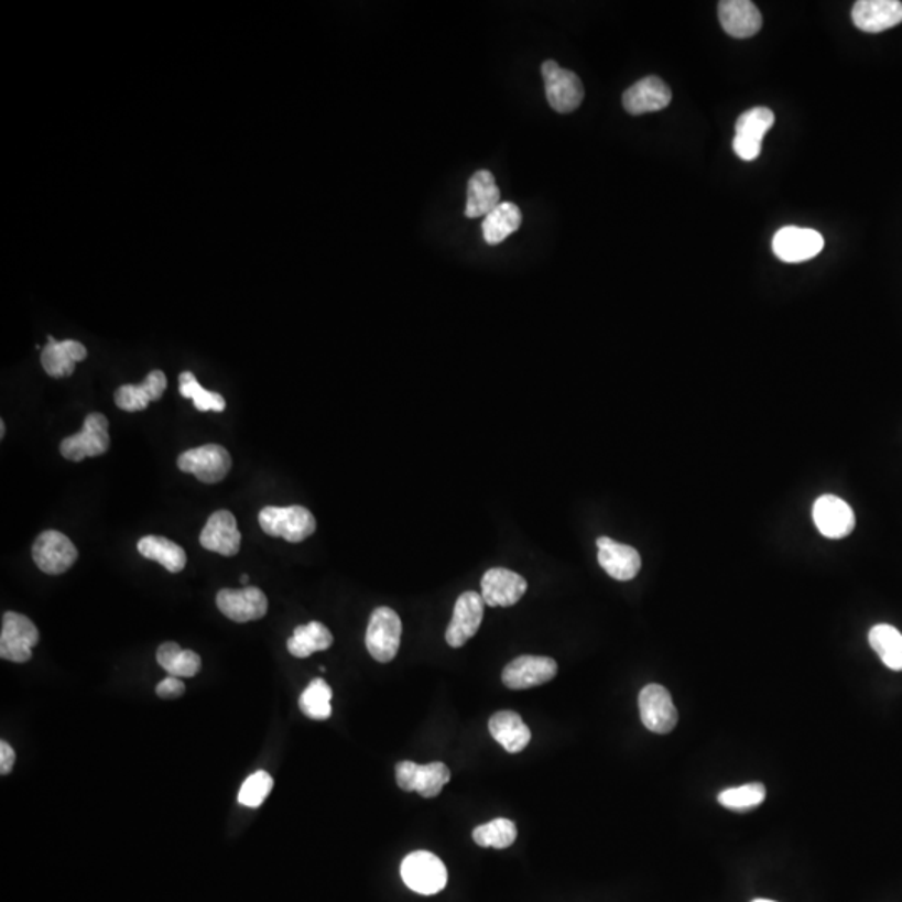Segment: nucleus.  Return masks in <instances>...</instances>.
Returning <instances> with one entry per match:
<instances>
[{"label": "nucleus", "instance_id": "1", "mask_svg": "<svg viewBox=\"0 0 902 902\" xmlns=\"http://www.w3.org/2000/svg\"><path fill=\"white\" fill-rule=\"evenodd\" d=\"M258 520L264 533L290 543L303 542L316 532V519L305 507H267Z\"/></svg>", "mask_w": 902, "mask_h": 902}, {"label": "nucleus", "instance_id": "2", "mask_svg": "<svg viewBox=\"0 0 902 902\" xmlns=\"http://www.w3.org/2000/svg\"><path fill=\"white\" fill-rule=\"evenodd\" d=\"M401 879L412 891L423 895L438 894L448 881L442 859L428 850H416L401 862Z\"/></svg>", "mask_w": 902, "mask_h": 902}, {"label": "nucleus", "instance_id": "3", "mask_svg": "<svg viewBox=\"0 0 902 902\" xmlns=\"http://www.w3.org/2000/svg\"><path fill=\"white\" fill-rule=\"evenodd\" d=\"M111 445L109 420L102 413H90L84 420L83 430L67 436L61 443V454L66 460L83 461L84 458L100 457Z\"/></svg>", "mask_w": 902, "mask_h": 902}, {"label": "nucleus", "instance_id": "4", "mask_svg": "<svg viewBox=\"0 0 902 902\" xmlns=\"http://www.w3.org/2000/svg\"><path fill=\"white\" fill-rule=\"evenodd\" d=\"M542 76L545 80L546 100L554 111L568 115L582 105L585 90L577 74L558 66L555 61H545L542 64Z\"/></svg>", "mask_w": 902, "mask_h": 902}, {"label": "nucleus", "instance_id": "5", "mask_svg": "<svg viewBox=\"0 0 902 902\" xmlns=\"http://www.w3.org/2000/svg\"><path fill=\"white\" fill-rule=\"evenodd\" d=\"M401 626L400 616L390 607H378L371 613L370 623L367 629V649L374 661L388 664L396 658L400 650Z\"/></svg>", "mask_w": 902, "mask_h": 902}, {"label": "nucleus", "instance_id": "6", "mask_svg": "<svg viewBox=\"0 0 902 902\" xmlns=\"http://www.w3.org/2000/svg\"><path fill=\"white\" fill-rule=\"evenodd\" d=\"M177 467L184 474L194 475L203 483H219L228 477L232 467L231 455L221 445H205L187 449L177 458Z\"/></svg>", "mask_w": 902, "mask_h": 902}, {"label": "nucleus", "instance_id": "7", "mask_svg": "<svg viewBox=\"0 0 902 902\" xmlns=\"http://www.w3.org/2000/svg\"><path fill=\"white\" fill-rule=\"evenodd\" d=\"M37 643L39 630L31 619L18 612H6L2 616L0 658L15 664H24L31 661L32 649Z\"/></svg>", "mask_w": 902, "mask_h": 902}, {"label": "nucleus", "instance_id": "8", "mask_svg": "<svg viewBox=\"0 0 902 902\" xmlns=\"http://www.w3.org/2000/svg\"><path fill=\"white\" fill-rule=\"evenodd\" d=\"M77 548L69 536L57 530H45L32 545L35 565L47 575L66 574L77 562Z\"/></svg>", "mask_w": 902, "mask_h": 902}, {"label": "nucleus", "instance_id": "9", "mask_svg": "<svg viewBox=\"0 0 902 902\" xmlns=\"http://www.w3.org/2000/svg\"><path fill=\"white\" fill-rule=\"evenodd\" d=\"M775 116L769 108H754L743 112L736 124L732 148L743 161H756L761 156L762 139L774 128Z\"/></svg>", "mask_w": 902, "mask_h": 902}, {"label": "nucleus", "instance_id": "10", "mask_svg": "<svg viewBox=\"0 0 902 902\" xmlns=\"http://www.w3.org/2000/svg\"><path fill=\"white\" fill-rule=\"evenodd\" d=\"M639 709L643 726L650 732L669 733L677 726V709H675L671 692L664 685H645L639 695Z\"/></svg>", "mask_w": 902, "mask_h": 902}, {"label": "nucleus", "instance_id": "11", "mask_svg": "<svg viewBox=\"0 0 902 902\" xmlns=\"http://www.w3.org/2000/svg\"><path fill=\"white\" fill-rule=\"evenodd\" d=\"M452 779V772L443 762L420 765L403 761L396 765V782L406 792H419L422 797L433 798L442 794L445 784Z\"/></svg>", "mask_w": 902, "mask_h": 902}, {"label": "nucleus", "instance_id": "12", "mask_svg": "<svg viewBox=\"0 0 902 902\" xmlns=\"http://www.w3.org/2000/svg\"><path fill=\"white\" fill-rule=\"evenodd\" d=\"M824 238L814 229L785 226L772 239V251L784 263H804L823 251Z\"/></svg>", "mask_w": 902, "mask_h": 902}, {"label": "nucleus", "instance_id": "13", "mask_svg": "<svg viewBox=\"0 0 902 902\" xmlns=\"http://www.w3.org/2000/svg\"><path fill=\"white\" fill-rule=\"evenodd\" d=\"M558 665L554 659L542 658V655H522L510 662L501 681L512 691H525V688L539 687L548 684L557 675Z\"/></svg>", "mask_w": 902, "mask_h": 902}, {"label": "nucleus", "instance_id": "14", "mask_svg": "<svg viewBox=\"0 0 902 902\" xmlns=\"http://www.w3.org/2000/svg\"><path fill=\"white\" fill-rule=\"evenodd\" d=\"M218 609L232 622L246 623L263 619L268 612V598L258 587L241 590L225 588L216 597Z\"/></svg>", "mask_w": 902, "mask_h": 902}, {"label": "nucleus", "instance_id": "15", "mask_svg": "<svg viewBox=\"0 0 902 902\" xmlns=\"http://www.w3.org/2000/svg\"><path fill=\"white\" fill-rule=\"evenodd\" d=\"M485 601L477 591H465L455 604L454 617L446 629V643L454 649L464 646L480 629Z\"/></svg>", "mask_w": 902, "mask_h": 902}, {"label": "nucleus", "instance_id": "16", "mask_svg": "<svg viewBox=\"0 0 902 902\" xmlns=\"http://www.w3.org/2000/svg\"><path fill=\"white\" fill-rule=\"evenodd\" d=\"M817 530L827 539L839 540L850 535L856 526L852 509L836 495H823L813 507Z\"/></svg>", "mask_w": 902, "mask_h": 902}, {"label": "nucleus", "instance_id": "17", "mask_svg": "<svg viewBox=\"0 0 902 902\" xmlns=\"http://www.w3.org/2000/svg\"><path fill=\"white\" fill-rule=\"evenodd\" d=\"M525 591V578L509 568H491L481 578V597L488 607L515 606Z\"/></svg>", "mask_w": 902, "mask_h": 902}, {"label": "nucleus", "instance_id": "18", "mask_svg": "<svg viewBox=\"0 0 902 902\" xmlns=\"http://www.w3.org/2000/svg\"><path fill=\"white\" fill-rule=\"evenodd\" d=\"M598 564L610 577L619 582H629L639 575L642 558L633 546L616 542L609 536L597 540Z\"/></svg>", "mask_w": 902, "mask_h": 902}, {"label": "nucleus", "instance_id": "19", "mask_svg": "<svg viewBox=\"0 0 902 902\" xmlns=\"http://www.w3.org/2000/svg\"><path fill=\"white\" fill-rule=\"evenodd\" d=\"M199 543L203 548L222 555V557H235L241 548V533H239L236 517L228 510H218L213 513L200 532Z\"/></svg>", "mask_w": 902, "mask_h": 902}, {"label": "nucleus", "instance_id": "20", "mask_svg": "<svg viewBox=\"0 0 902 902\" xmlns=\"http://www.w3.org/2000/svg\"><path fill=\"white\" fill-rule=\"evenodd\" d=\"M672 90L661 77L649 76L630 86L623 93V108L629 115L640 116L658 112L671 105Z\"/></svg>", "mask_w": 902, "mask_h": 902}, {"label": "nucleus", "instance_id": "21", "mask_svg": "<svg viewBox=\"0 0 902 902\" xmlns=\"http://www.w3.org/2000/svg\"><path fill=\"white\" fill-rule=\"evenodd\" d=\"M852 22L859 31L879 34L902 22L899 0H859L852 8Z\"/></svg>", "mask_w": 902, "mask_h": 902}, {"label": "nucleus", "instance_id": "22", "mask_svg": "<svg viewBox=\"0 0 902 902\" xmlns=\"http://www.w3.org/2000/svg\"><path fill=\"white\" fill-rule=\"evenodd\" d=\"M48 343L42 349L41 363L45 373L53 378L70 377L76 370V363L87 358V349L83 343L76 339L56 341L54 336H48Z\"/></svg>", "mask_w": 902, "mask_h": 902}, {"label": "nucleus", "instance_id": "23", "mask_svg": "<svg viewBox=\"0 0 902 902\" xmlns=\"http://www.w3.org/2000/svg\"><path fill=\"white\" fill-rule=\"evenodd\" d=\"M719 19L730 37H752L762 29L761 11L750 0H724L719 4Z\"/></svg>", "mask_w": 902, "mask_h": 902}, {"label": "nucleus", "instance_id": "24", "mask_svg": "<svg viewBox=\"0 0 902 902\" xmlns=\"http://www.w3.org/2000/svg\"><path fill=\"white\" fill-rule=\"evenodd\" d=\"M167 388L166 374L151 371L141 384H122L115 394L116 405L124 412H144L151 401H160Z\"/></svg>", "mask_w": 902, "mask_h": 902}, {"label": "nucleus", "instance_id": "25", "mask_svg": "<svg viewBox=\"0 0 902 902\" xmlns=\"http://www.w3.org/2000/svg\"><path fill=\"white\" fill-rule=\"evenodd\" d=\"M488 729H490L493 739L510 754H519L532 740V732H530L529 727L523 722L522 717L513 713V710H500V713L495 714L488 720Z\"/></svg>", "mask_w": 902, "mask_h": 902}, {"label": "nucleus", "instance_id": "26", "mask_svg": "<svg viewBox=\"0 0 902 902\" xmlns=\"http://www.w3.org/2000/svg\"><path fill=\"white\" fill-rule=\"evenodd\" d=\"M500 203V189L495 183V176L490 171H477L468 181V197L465 215L467 218L477 219L490 215Z\"/></svg>", "mask_w": 902, "mask_h": 902}, {"label": "nucleus", "instance_id": "27", "mask_svg": "<svg viewBox=\"0 0 902 902\" xmlns=\"http://www.w3.org/2000/svg\"><path fill=\"white\" fill-rule=\"evenodd\" d=\"M139 554L148 561L157 562L171 574H180L187 564L183 546L164 536L148 535L138 542Z\"/></svg>", "mask_w": 902, "mask_h": 902}, {"label": "nucleus", "instance_id": "28", "mask_svg": "<svg viewBox=\"0 0 902 902\" xmlns=\"http://www.w3.org/2000/svg\"><path fill=\"white\" fill-rule=\"evenodd\" d=\"M522 226V211L513 203H501L490 215L485 216L483 238L488 244H500Z\"/></svg>", "mask_w": 902, "mask_h": 902}, {"label": "nucleus", "instance_id": "29", "mask_svg": "<svg viewBox=\"0 0 902 902\" xmlns=\"http://www.w3.org/2000/svg\"><path fill=\"white\" fill-rule=\"evenodd\" d=\"M286 645L293 658L306 659L315 652L328 650L333 645V635L323 623L309 622L296 627Z\"/></svg>", "mask_w": 902, "mask_h": 902}, {"label": "nucleus", "instance_id": "30", "mask_svg": "<svg viewBox=\"0 0 902 902\" xmlns=\"http://www.w3.org/2000/svg\"><path fill=\"white\" fill-rule=\"evenodd\" d=\"M157 664L177 678H189L199 674L203 661L193 650L181 649L177 643L166 642L157 649Z\"/></svg>", "mask_w": 902, "mask_h": 902}, {"label": "nucleus", "instance_id": "31", "mask_svg": "<svg viewBox=\"0 0 902 902\" xmlns=\"http://www.w3.org/2000/svg\"><path fill=\"white\" fill-rule=\"evenodd\" d=\"M869 643L885 667L902 671V633L888 623H878L869 632Z\"/></svg>", "mask_w": 902, "mask_h": 902}, {"label": "nucleus", "instance_id": "32", "mask_svg": "<svg viewBox=\"0 0 902 902\" xmlns=\"http://www.w3.org/2000/svg\"><path fill=\"white\" fill-rule=\"evenodd\" d=\"M333 691L323 678H315L303 691L300 697L301 713L313 720H326L332 717Z\"/></svg>", "mask_w": 902, "mask_h": 902}, {"label": "nucleus", "instance_id": "33", "mask_svg": "<svg viewBox=\"0 0 902 902\" xmlns=\"http://www.w3.org/2000/svg\"><path fill=\"white\" fill-rule=\"evenodd\" d=\"M180 393L184 398L193 400L197 412H225V398L216 393V391H208L200 387L199 381L191 371H184V373L180 374Z\"/></svg>", "mask_w": 902, "mask_h": 902}, {"label": "nucleus", "instance_id": "34", "mask_svg": "<svg viewBox=\"0 0 902 902\" xmlns=\"http://www.w3.org/2000/svg\"><path fill=\"white\" fill-rule=\"evenodd\" d=\"M517 834H519V830H517L513 821L498 817V819L490 821L483 826H478L474 830V840L481 847L507 849V847L515 843Z\"/></svg>", "mask_w": 902, "mask_h": 902}, {"label": "nucleus", "instance_id": "35", "mask_svg": "<svg viewBox=\"0 0 902 902\" xmlns=\"http://www.w3.org/2000/svg\"><path fill=\"white\" fill-rule=\"evenodd\" d=\"M765 798V787L761 782L740 785L720 792L719 804L732 811H749L761 806Z\"/></svg>", "mask_w": 902, "mask_h": 902}, {"label": "nucleus", "instance_id": "36", "mask_svg": "<svg viewBox=\"0 0 902 902\" xmlns=\"http://www.w3.org/2000/svg\"><path fill=\"white\" fill-rule=\"evenodd\" d=\"M273 778L268 772H254L253 775L246 779L244 784L239 789V804L246 807H260L273 791Z\"/></svg>", "mask_w": 902, "mask_h": 902}, {"label": "nucleus", "instance_id": "37", "mask_svg": "<svg viewBox=\"0 0 902 902\" xmlns=\"http://www.w3.org/2000/svg\"><path fill=\"white\" fill-rule=\"evenodd\" d=\"M184 692H186V685H184L181 678L173 677V675L164 678L156 687V694L160 695L161 698H167V700H170V698H180Z\"/></svg>", "mask_w": 902, "mask_h": 902}, {"label": "nucleus", "instance_id": "38", "mask_svg": "<svg viewBox=\"0 0 902 902\" xmlns=\"http://www.w3.org/2000/svg\"><path fill=\"white\" fill-rule=\"evenodd\" d=\"M15 764V752L6 740L0 742V774H11L12 768Z\"/></svg>", "mask_w": 902, "mask_h": 902}, {"label": "nucleus", "instance_id": "39", "mask_svg": "<svg viewBox=\"0 0 902 902\" xmlns=\"http://www.w3.org/2000/svg\"><path fill=\"white\" fill-rule=\"evenodd\" d=\"M6 436V423L4 420H0V438H4Z\"/></svg>", "mask_w": 902, "mask_h": 902}, {"label": "nucleus", "instance_id": "40", "mask_svg": "<svg viewBox=\"0 0 902 902\" xmlns=\"http://www.w3.org/2000/svg\"><path fill=\"white\" fill-rule=\"evenodd\" d=\"M241 584L242 585L249 584V575H241Z\"/></svg>", "mask_w": 902, "mask_h": 902}, {"label": "nucleus", "instance_id": "41", "mask_svg": "<svg viewBox=\"0 0 902 902\" xmlns=\"http://www.w3.org/2000/svg\"><path fill=\"white\" fill-rule=\"evenodd\" d=\"M752 902H778V901H771V899H754V901H752Z\"/></svg>", "mask_w": 902, "mask_h": 902}]
</instances>
